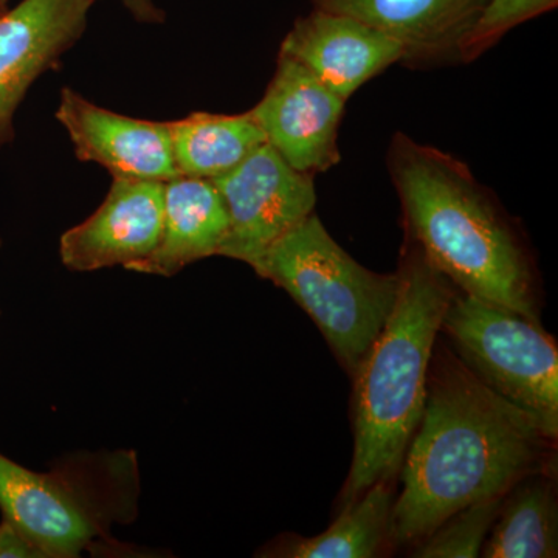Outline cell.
Listing matches in <instances>:
<instances>
[{"instance_id":"9c48e42d","label":"cell","mask_w":558,"mask_h":558,"mask_svg":"<svg viewBox=\"0 0 558 558\" xmlns=\"http://www.w3.org/2000/svg\"><path fill=\"white\" fill-rule=\"evenodd\" d=\"M97 0H22L0 16V145L35 80L53 68L86 31Z\"/></svg>"},{"instance_id":"d6986e66","label":"cell","mask_w":558,"mask_h":558,"mask_svg":"<svg viewBox=\"0 0 558 558\" xmlns=\"http://www.w3.org/2000/svg\"><path fill=\"white\" fill-rule=\"evenodd\" d=\"M558 0H487L478 22L462 44L461 61L476 60L506 33L556 9Z\"/></svg>"},{"instance_id":"4fadbf2b","label":"cell","mask_w":558,"mask_h":558,"mask_svg":"<svg viewBox=\"0 0 558 558\" xmlns=\"http://www.w3.org/2000/svg\"><path fill=\"white\" fill-rule=\"evenodd\" d=\"M314 9L354 17L396 40L407 64L461 61L487 0H312Z\"/></svg>"},{"instance_id":"30bf717a","label":"cell","mask_w":558,"mask_h":558,"mask_svg":"<svg viewBox=\"0 0 558 558\" xmlns=\"http://www.w3.org/2000/svg\"><path fill=\"white\" fill-rule=\"evenodd\" d=\"M165 182L113 179L100 208L62 234V264L73 271H94L145 259L160 240Z\"/></svg>"},{"instance_id":"ffe728a7","label":"cell","mask_w":558,"mask_h":558,"mask_svg":"<svg viewBox=\"0 0 558 558\" xmlns=\"http://www.w3.org/2000/svg\"><path fill=\"white\" fill-rule=\"evenodd\" d=\"M0 558H46L10 521L0 523Z\"/></svg>"},{"instance_id":"8fae6325","label":"cell","mask_w":558,"mask_h":558,"mask_svg":"<svg viewBox=\"0 0 558 558\" xmlns=\"http://www.w3.org/2000/svg\"><path fill=\"white\" fill-rule=\"evenodd\" d=\"M57 120L80 160L101 165L113 179L168 182L178 178L170 124L131 119L62 89Z\"/></svg>"},{"instance_id":"9a60e30c","label":"cell","mask_w":558,"mask_h":558,"mask_svg":"<svg viewBox=\"0 0 558 558\" xmlns=\"http://www.w3.org/2000/svg\"><path fill=\"white\" fill-rule=\"evenodd\" d=\"M391 481H379L344 508L343 513L317 537L299 535L271 543L263 557L286 558H371L380 554L391 539V513L395 494Z\"/></svg>"},{"instance_id":"7a4b0ae2","label":"cell","mask_w":558,"mask_h":558,"mask_svg":"<svg viewBox=\"0 0 558 558\" xmlns=\"http://www.w3.org/2000/svg\"><path fill=\"white\" fill-rule=\"evenodd\" d=\"M388 170L428 263L462 293L539 323L526 252L468 165L399 132Z\"/></svg>"},{"instance_id":"52a82bcc","label":"cell","mask_w":558,"mask_h":558,"mask_svg":"<svg viewBox=\"0 0 558 558\" xmlns=\"http://www.w3.org/2000/svg\"><path fill=\"white\" fill-rule=\"evenodd\" d=\"M213 183L230 222L219 256L250 267L274 242L312 215L317 204L314 175L293 170L267 142Z\"/></svg>"},{"instance_id":"5b68a950","label":"cell","mask_w":558,"mask_h":558,"mask_svg":"<svg viewBox=\"0 0 558 558\" xmlns=\"http://www.w3.org/2000/svg\"><path fill=\"white\" fill-rule=\"evenodd\" d=\"M252 269L306 311L351 377L398 300V271L376 274L363 267L333 241L315 213L274 242Z\"/></svg>"},{"instance_id":"3957f363","label":"cell","mask_w":558,"mask_h":558,"mask_svg":"<svg viewBox=\"0 0 558 558\" xmlns=\"http://www.w3.org/2000/svg\"><path fill=\"white\" fill-rule=\"evenodd\" d=\"M398 274L395 310L352 377L354 457L343 487L344 508L402 468L424 413L440 323L457 293L411 240Z\"/></svg>"},{"instance_id":"2e32d148","label":"cell","mask_w":558,"mask_h":558,"mask_svg":"<svg viewBox=\"0 0 558 558\" xmlns=\"http://www.w3.org/2000/svg\"><path fill=\"white\" fill-rule=\"evenodd\" d=\"M168 124L175 168L179 175L186 178H220L267 142L250 112L240 116L194 112Z\"/></svg>"},{"instance_id":"ac0fdd59","label":"cell","mask_w":558,"mask_h":558,"mask_svg":"<svg viewBox=\"0 0 558 558\" xmlns=\"http://www.w3.org/2000/svg\"><path fill=\"white\" fill-rule=\"evenodd\" d=\"M502 497L476 502L451 515L424 542L413 556L418 558L478 557L492 524L497 520Z\"/></svg>"},{"instance_id":"277c9868","label":"cell","mask_w":558,"mask_h":558,"mask_svg":"<svg viewBox=\"0 0 558 558\" xmlns=\"http://www.w3.org/2000/svg\"><path fill=\"white\" fill-rule=\"evenodd\" d=\"M140 468L134 451L64 457L35 472L0 453V510L46 558L80 557L112 543L110 531L137 519Z\"/></svg>"},{"instance_id":"7c38bea8","label":"cell","mask_w":558,"mask_h":558,"mask_svg":"<svg viewBox=\"0 0 558 558\" xmlns=\"http://www.w3.org/2000/svg\"><path fill=\"white\" fill-rule=\"evenodd\" d=\"M279 51L344 101L389 65L403 62L396 40L354 17L319 9L295 21Z\"/></svg>"},{"instance_id":"44dd1931","label":"cell","mask_w":558,"mask_h":558,"mask_svg":"<svg viewBox=\"0 0 558 558\" xmlns=\"http://www.w3.org/2000/svg\"><path fill=\"white\" fill-rule=\"evenodd\" d=\"M131 13L142 22H161L165 20L163 11L154 5L153 0H121Z\"/></svg>"},{"instance_id":"5bb4252c","label":"cell","mask_w":558,"mask_h":558,"mask_svg":"<svg viewBox=\"0 0 558 558\" xmlns=\"http://www.w3.org/2000/svg\"><path fill=\"white\" fill-rule=\"evenodd\" d=\"M229 226V213L213 180L178 175L165 182L159 244L128 270L174 277L196 260L219 255Z\"/></svg>"},{"instance_id":"ba28073f","label":"cell","mask_w":558,"mask_h":558,"mask_svg":"<svg viewBox=\"0 0 558 558\" xmlns=\"http://www.w3.org/2000/svg\"><path fill=\"white\" fill-rule=\"evenodd\" d=\"M344 105L311 70L279 51L274 78L250 116L293 170L314 175L340 161Z\"/></svg>"},{"instance_id":"603a6c76","label":"cell","mask_w":558,"mask_h":558,"mask_svg":"<svg viewBox=\"0 0 558 558\" xmlns=\"http://www.w3.org/2000/svg\"><path fill=\"white\" fill-rule=\"evenodd\" d=\"M0 245H2V241H0Z\"/></svg>"},{"instance_id":"e0dca14e","label":"cell","mask_w":558,"mask_h":558,"mask_svg":"<svg viewBox=\"0 0 558 558\" xmlns=\"http://www.w3.org/2000/svg\"><path fill=\"white\" fill-rule=\"evenodd\" d=\"M558 553V512L553 480L543 473L519 481L502 497L480 556L553 558Z\"/></svg>"},{"instance_id":"8992f818","label":"cell","mask_w":558,"mask_h":558,"mask_svg":"<svg viewBox=\"0 0 558 558\" xmlns=\"http://www.w3.org/2000/svg\"><path fill=\"white\" fill-rule=\"evenodd\" d=\"M440 330L476 379L534 414L546 435L557 439V344L539 323L457 292Z\"/></svg>"},{"instance_id":"7402d4cb","label":"cell","mask_w":558,"mask_h":558,"mask_svg":"<svg viewBox=\"0 0 558 558\" xmlns=\"http://www.w3.org/2000/svg\"><path fill=\"white\" fill-rule=\"evenodd\" d=\"M9 10V0H0V16Z\"/></svg>"},{"instance_id":"6da1fadb","label":"cell","mask_w":558,"mask_h":558,"mask_svg":"<svg viewBox=\"0 0 558 558\" xmlns=\"http://www.w3.org/2000/svg\"><path fill=\"white\" fill-rule=\"evenodd\" d=\"M553 442L534 414L435 347L424 413L400 468L392 542H424L459 510L505 497L519 481L543 472Z\"/></svg>"}]
</instances>
